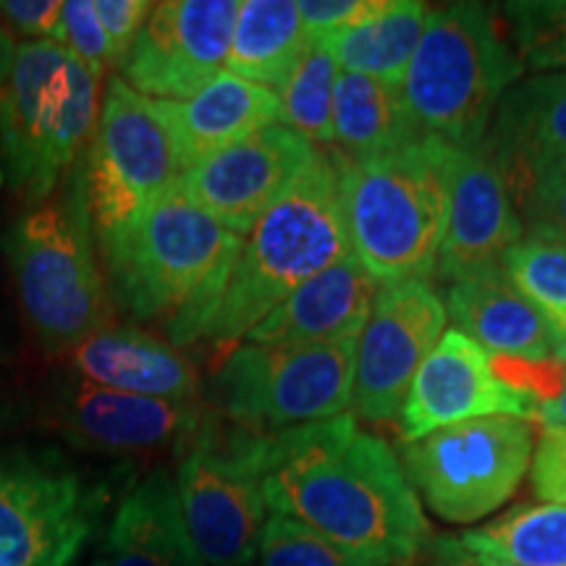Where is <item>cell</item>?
<instances>
[{
  "label": "cell",
  "instance_id": "obj_1",
  "mask_svg": "<svg viewBox=\"0 0 566 566\" xmlns=\"http://www.w3.org/2000/svg\"><path fill=\"white\" fill-rule=\"evenodd\" d=\"M260 488L268 512L302 522L363 566H405L433 543L396 451L349 412L268 433Z\"/></svg>",
  "mask_w": 566,
  "mask_h": 566
},
{
  "label": "cell",
  "instance_id": "obj_2",
  "mask_svg": "<svg viewBox=\"0 0 566 566\" xmlns=\"http://www.w3.org/2000/svg\"><path fill=\"white\" fill-rule=\"evenodd\" d=\"M242 247V233L179 187L126 229L97 239L116 302L139 321H168L174 346L200 342Z\"/></svg>",
  "mask_w": 566,
  "mask_h": 566
},
{
  "label": "cell",
  "instance_id": "obj_3",
  "mask_svg": "<svg viewBox=\"0 0 566 566\" xmlns=\"http://www.w3.org/2000/svg\"><path fill=\"white\" fill-rule=\"evenodd\" d=\"M457 150L422 137L370 160L338 158L352 254L380 286L433 281L446 237Z\"/></svg>",
  "mask_w": 566,
  "mask_h": 566
},
{
  "label": "cell",
  "instance_id": "obj_4",
  "mask_svg": "<svg viewBox=\"0 0 566 566\" xmlns=\"http://www.w3.org/2000/svg\"><path fill=\"white\" fill-rule=\"evenodd\" d=\"M349 254L338 158L317 153L252 226L202 338L218 344L247 338L302 283Z\"/></svg>",
  "mask_w": 566,
  "mask_h": 566
},
{
  "label": "cell",
  "instance_id": "obj_5",
  "mask_svg": "<svg viewBox=\"0 0 566 566\" xmlns=\"http://www.w3.org/2000/svg\"><path fill=\"white\" fill-rule=\"evenodd\" d=\"M95 242L82 160L63 195L21 212L0 239L24 321L51 354L74 352L108 328L111 296Z\"/></svg>",
  "mask_w": 566,
  "mask_h": 566
},
{
  "label": "cell",
  "instance_id": "obj_6",
  "mask_svg": "<svg viewBox=\"0 0 566 566\" xmlns=\"http://www.w3.org/2000/svg\"><path fill=\"white\" fill-rule=\"evenodd\" d=\"M522 74L525 63L504 34V13L483 3H451L430 11L401 92L424 137L478 150L501 97Z\"/></svg>",
  "mask_w": 566,
  "mask_h": 566
},
{
  "label": "cell",
  "instance_id": "obj_7",
  "mask_svg": "<svg viewBox=\"0 0 566 566\" xmlns=\"http://www.w3.org/2000/svg\"><path fill=\"white\" fill-rule=\"evenodd\" d=\"M97 82L53 40L19 45L0 92V168L24 202L48 200L97 124Z\"/></svg>",
  "mask_w": 566,
  "mask_h": 566
},
{
  "label": "cell",
  "instance_id": "obj_8",
  "mask_svg": "<svg viewBox=\"0 0 566 566\" xmlns=\"http://www.w3.org/2000/svg\"><path fill=\"white\" fill-rule=\"evenodd\" d=\"M265 436L205 417L181 457L176 493L189 543L205 566H247L258 556L268 520L260 488Z\"/></svg>",
  "mask_w": 566,
  "mask_h": 566
},
{
  "label": "cell",
  "instance_id": "obj_9",
  "mask_svg": "<svg viewBox=\"0 0 566 566\" xmlns=\"http://www.w3.org/2000/svg\"><path fill=\"white\" fill-rule=\"evenodd\" d=\"M354 349L357 338L321 346H237L212 378V405L226 420L258 433L346 415Z\"/></svg>",
  "mask_w": 566,
  "mask_h": 566
},
{
  "label": "cell",
  "instance_id": "obj_10",
  "mask_svg": "<svg viewBox=\"0 0 566 566\" xmlns=\"http://www.w3.org/2000/svg\"><path fill=\"white\" fill-rule=\"evenodd\" d=\"M535 430L522 417H480L405 446L422 504L449 525H475L514 499L533 467Z\"/></svg>",
  "mask_w": 566,
  "mask_h": 566
},
{
  "label": "cell",
  "instance_id": "obj_11",
  "mask_svg": "<svg viewBox=\"0 0 566 566\" xmlns=\"http://www.w3.org/2000/svg\"><path fill=\"white\" fill-rule=\"evenodd\" d=\"M84 189L95 239L137 221L179 187L184 166L158 101L139 95L113 74L97 113L87 155Z\"/></svg>",
  "mask_w": 566,
  "mask_h": 566
},
{
  "label": "cell",
  "instance_id": "obj_12",
  "mask_svg": "<svg viewBox=\"0 0 566 566\" xmlns=\"http://www.w3.org/2000/svg\"><path fill=\"white\" fill-rule=\"evenodd\" d=\"M105 488L51 451H0V566H74L95 535Z\"/></svg>",
  "mask_w": 566,
  "mask_h": 566
},
{
  "label": "cell",
  "instance_id": "obj_13",
  "mask_svg": "<svg viewBox=\"0 0 566 566\" xmlns=\"http://www.w3.org/2000/svg\"><path fill=\"white\" fill-rule=\"evenodd\" d=\"M449 313L430 279L380 286L354 349L352 407L367 422H391L428 354L446 334Z\"/></svg>",
  "mask_w": 566,
  "mask_h": 566
},
{
  "label": "cell",
  "instance_id": "obj_14",
  "mask_svg": "<svg viewBox=\"0 0 566 566\" xmlns=\"http://www.w3.org/2000/svg\"><path fill=\"white\" fill-rule=\"evenodd\" d=\"M237 0L155 3L118 76L153 101H189L229 66Z\"/></svg>",
  "mask_w": 566,
  "mask_h": 566
},
{
  "label": "cell",
  "instance_id": "obj_15",
  "mask_svg": "<svg viewBox=\"0 0 566 566\" xmlns=\"http://www.w3.org/2000/svg\"><path fill=\"white\" fill-rule=\"evenodd\" d=\"M315 158L313 142L275 124L197 163L181 176L179 192L244 237Z\"/></svg>",
  "mask_w": 566,
  "mask_h": 566
},
{
  "label": "cell",
  "instance_id": "obj_16",
  "mask_svg": "<svg viewBox=\"0 0 566 566\" xmlns=\"http://www.w3.org/2000/svg\"><path fill=\"white\" fill-rule=\"evenodd\" d=\"M522 417L537 422V405L509 388L491 367V354L457 328L446 331L428 354L401 407L407 443L480 417Z\"/></svg>",
  "mask_w": 566,
  "mask_h": 566
},
{
  "label": "cell",
  "instance_id": "obj_17",
  "mask_svg": "<svg viewBox=\"0 0 566 566\" xmlns=\"http://www.w3.org/2000/svg\"><path fill=\"white\" fill-rule=\"evenodd\" d=\"M525 237L504 174L483 145L457 150L446 237L433 279L454 283L504 268L506 254Z\"/></svg>",
  "mask_w": 566,
  "mask_h": 566
},
{
  "label": "cell",
  "instance_id": "obj_18",
  "mask_svg": "<svg viewBox=\"0 0 566 566\" xmlns=\"http://www.w3.org/2000/svg\"><path fill=\"white\" fill-rule=\"evenodd\" d=\"M61 433L71 443L103 454H187L205 415L192 401H166L150 396L111 391L76 384L63 396Z\"/></svg>",
  "mask_w": 566,
  "mask_h": 566
},
{
  "label": "cell",
  "instance_id": "obj_19",
  "mask_svg": "<svg viewBox=\"0 0 566 566\" xmlns=\"http://www.w3.org/2000/svg\"><path fill=\"white\" fill-rule=\"evenodd\" d=\"M483 147L504 174L520 212L537 179L566 163V71L516 82L501 97Z\"/></svg>",
  "mask_w": 566,
  "mask_h": 566
},
{
  "label": "cell",
  "instance_id": "obj_20",
  "mask_svg": "<svg viewBox=\"0 0 566 566\" xmlns=\"http://www.w3.org/2000/svg\"><path fill=\"white\" fill-rule=\"evenodd\" d=\"M380 283L349 254L289 294L258 328V346H321L357 338L370 315Z\"/></svg>",
  "mask_w": 566,
  "mask_h": 566
},
{
  "label": "cell",
  "instance_id": "obj_21",
  "mask_svg": "<svg viewBox=\"0 0 566 566\" xmlns=\"http://www.w3.org/2000/svg\"><path fill=\"white\" fill-rule=\"evenodd\" d=\"M446 313L459 334L488 354L522 359H548L564 352L566 338L509 281L504 268L467 275L446 289Z\"/></svg>",
  "mask_w": 566,
  "mask_h": 566
},
{
  "label": "cell",
  "instance_id": "obj_22",
  "mask_svg": "<svg viewBox=\"0 0 566 566\" xmlns=\"http://www.w3.org/2000/svg\"><path fill=\"white\" fill-rule=\"evenodd\" d=\"M184 174L210 155L281 122L279 92L223 71L189 101H158Z\"/></svg>",
  "mask_w": 566,
  "mask_h": 566
},
{
  "label": "cell",
  "instance_id": "obj_23",
  "mask_svg": "<svg viewBox=\"0 0 566 566\" xmlns=\"http://www.w3.org/2000/svg\"><path fill=\"white\" fill-rule=\"evenodd\" d=\"M74 367L87 384L166 401H195V365L174 344L132 325H108L74 349Z\"/></svg>",
  "mask_w": 566,
  "mask_h": 566
},
{
  "label": "cell",
  "instance_id": "obj_24",
  "mask_svg": "<svg viewBox=\"0 0 566 566\" xmlns=\"http://www.w3.org/2000/svg\"><path fill=\"white\" fill-rule=\"evenodd\" d=\"M105 566H205L184 525L176 480L168 470L147 472L126 493L108 530Z\"/></svg>",
  "mask_w": 566,
  "mask_h": 566
},
{
  "label": "cell",
  "instance_id": "obj_25",
  "mask_svg": "<svg viewBox=\"0 0 566 566\" xmlns=\"http://www.w3.org/2000/svg\"><path fill=\"white\" fill-rule=\"evenodd\" d=\"M424 134L399 84L342 71L334 95V142L346 160H370L412 145Z\"/></svg>",
  "mask_w": 566,
  "mask_h": 566
},
{
  "label": "cell",
  "instance_id": "obj_26",
  "mask_svg": "<svg viewBox=\"0 0 566 566\" xmlns=\"http://www.w3.org/2000/svg\"><path fill=\"white\" fill-rule=\"evenodd\" d=\"M300 3L294 0H247L239 6L226 71L239 80L281 92L300 63L304 48Z\"/></svg>",
  "mask_w": 566,
  "mask_h": 566
},
{
  "label": "cell",
  "instance_id": "obj_27",
  "mask_svg": "<svg viewBox=\"0 0 566 566\" xmlns=\"http://www.w3.org/2000/svg\"><path fill=\"white\" fill-rule=\"evenodd\" d=\"M428 17V6L420 0H384L370 17L323 38V42L336 55L342 71L401 87Z\"/></svg>",
  "mask_w": 566,
  "mask_h": 566
},
{
  "label": "cell",
  "instance_id": "obj_28",
  "mask_svg": "<svg viewBox=\"0 0 566 566\" xmlns=\"http://www.w3.org/2000/svg\"><path fill=\"white\" fill-rule=\"evenodd\" d=\"M459 541L522 566H566V506H516Z\"/></svg>",
  "mask_w": 566,
  "mask_h": 566
},
{
  "label": "cell",
  "instance_id": "obj_29",
  "mask_svg": "<svg viewBox=\"0 0 566 566\" xmlns=\"http://www.w3.org/2000/svg\"><path fill=\"white\" fill-rule=\"evenodd\" d=\"M342 74L336 55L323 40H310L300 63L283 84L281 122L304 139L334 145V95Z\"/></svg>",
  "mask_w": 566,
  "mask_h": 566
},
{
  "label": "cell",
  "instance_id": "obj_30",
  "mask_svg": "<svg viewBox=\"0 0 566 566\" xmlns=\"http://www.w3.org/2000/svg\"><path fill=\"white\" fill-rule=\"evenodd\" d=\"M509 281L566 338V239L546 231H527L504 260Z\"/></svg>",
  "mask_w": 566,
  "mask_h": 566
},
{
  "label": "cell",
  "instance_id": "obj_31",
  "mask_svg": "<svg viewBox=\"0 0 566 566\" xmlns=\"http://www.w3.org/2000/svg\"><path fill=\"white\" fill-rule=\"evenodd\" d=\"M504 19L516 55L530 69L566 71V0L506 3Z\"/></svg>",
  "mask_w": 566,
  "mask_h": 566
},
{
  "label": "cell",
  "instance_id": "obj_32",
  "mask_svg": "<svg viewBox=\"0 0 566 566\" xmlns=\"http://www.w3.org/2000/svg\"><path fill=\"white\" fill-rule=\"evenodd\" d=\"M260 566H363L292 516L271 514L260 533Z\"/></svg>",
  "mask_w": 566,
  "mask_h": 566
},
{
  "label": "cell",
  "instance_id": "obj_33",
  "mask_svg": "<svg viewBox=\"0 0 566 566\" xmlns=\"http://www.w3.org/2000/svg\"><path fill=\"white\" fill-rule=\"evenodd\" d=\"M63 48L87 66L95 80L113 63L108 34L97 21L92 0H69L63 3Z\"/></svg>",
  "mask_w": 566,
  "mask_h": 566
},
{
  "label": "cell",
  "instance_id": "obj_34",
  "mask_svg": "<svg viewBox=\"0 0 566 566\" xmlns=\"http://www.w3.org/2000/svg\"><path fill=\"white\" fill-rule=\"evenodd\" d=\"M520 218L522 223L527 221L530 231H546L566 239V163L537 179L535 189L522 205Z\"/></svg>",
  "mask_w": 566,
  "mask_h": 566
},
{
  "label": "cell",
  "instance_id": "obj_35",
  "mask_svg": "<svg viewBox=\"0 0 566 566\" xmlns=\"http://www.w3.org/2000/svg\"><path fill=\"white\" fill-rule=\"evenodd\" d=\"M530 480L543 504L566 506V430H541Z\"/></svg>",
  "mask_w": 566,
  "mask_h": 566
},
{
  "label": "cell",
  "instance_id": "obj_36",
  "mask_svg": "<svg viewBox=\"0 0 566 566\" xmlns=\"http://www.w3.org/2000/svg\"><path fill=\"white\" fill-rule=\"evenodd\" d=\"M0 24L24 38L63 42V3L59 0H0Z\"/></svg>",
  "mask_w": 566,
  "mask_h": 566
},
{
  "label": "cell",
  "instance_id": "obj_37",
  "mask_svg": "<svg viewBox=\"0 0 566 566\" xmlns=\"http://www.w3.org/2000/svg\"><path fill=\"white\" fill-rule=\"evenodd\" d=\"M384 0H302L300 17L307 40H323L357 24L380 9Z\"/></svg>",
  "mask_w": 566,
  "mask_h": 566
},
{
  "label": "cell",
  "instance_id": "obj_38",
  "mask_svg": "<svg viewBox=\"0 0 566 566\" xmlns=\"http://www.w3.org/2000/svg\"><path fill=\"white\" fill-rule=\"evenodd\" d=\"M92 3H95L103 32L108 34L113 63L122 66L155 3H145V0H92Z\"/></svg>",
  "mask_w": 566,
  "mask_h": 566
},
{
  "label": "cell",
  "instance_id": "obj_39",
  "mask_svg": "<svg viewBox=\"0 0 566 566\" xmlns=\"http://www.w3.org/2000/svg\"><path fill=\"white\" fill-rule=\"evenodd\" d=\"M428 566H522L509 562V558L493 556L488 551L472 548L459 537H438L430 543V564Z\"/></svg>",
  "mask_w": 566,
  "mask_h": 566
},
{
  "label": "cell",
  "instance_id": "obj_40",
  "mask_svg": "<svg viewBox=\"0 0 566 566\" xmlns=\"http://www.w3.org/2000/svg\"><path fill=\"white\" fill-rule=\"evenodd\" d=\"M537 422L543 430H566V384L554 401L537 407Z\"/></svg>",
  "mask_w": 566,
  "mask_h": 566
},
{
  "label": "cell",
  "instance_id": "obj_41",
  "mask_svg": "<svg viewBox=\"0 0 566 566\" xmlns=\"http://www.w3.org/2000/svg\"><path fill=\"white\" fill-rule=\"evenodd\" d=\"M17 51L19 45L17 40H13V34L0 24V92H3L6 84H9L13 61H17Z\"/></svg>",
  "mask_w": 566,
  "mask_h": 566
},
{
  "label": "cell",
  "instance_id": "obj_42",
  "mask_svg": "<svg viewBox=\"0 0 566 566\" xmlns=\"http://www.w3.org/2000/svg\"><path fill=\"white\" fill-rule=\"evenodd\" d=\"M90 566H105V562H103V558H97V562H92Z\"/></svg>",
  "mask_w": 566,
  "mask_h": 566
}]
</instances>
